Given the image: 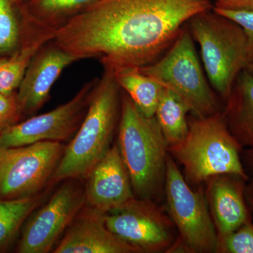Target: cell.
I'll return each mask as SVG.
<instances>
[{
    "label": "cell",
    "instance_id": "14",
    "mask_svg": "<svg viewBox=\"0 0 253 253\" xmlns=\"http://www.w3.org/2000/svg\"><path fill=\"white\" fill-rule=\"evenodd\" d=\"M246 181L236 174H223L212 176L204 184L217 239L253 218L245 191Z\"/></svg>",
    "mask_w": 253,
    "mask_h": 253
},
{
    "label": "cell",
    "instance_id": "11",
    "mask_svg": "<svg viewBox=\"0 0 253 253\" xmlns=\"http://www.w3.org/2000/svg\"><path fill=\"white\" fill-rule=\"evenodd\" d=\"M68 179L39 211L30 215L17 246L18 253H46L67 230L85 204L84 191Z\"/></svg>",
    "mask_w": 253,
    "mask_h": 253
},
{
    "label": "cell",
    "instance_id": "16",
    "mask_svg": "<svg viewBox=\"0 0 253 253\" xmlns=\"http://www.w3.org/2000/svg\"><path fill=\"white\" fill-rule=\"evenodd\" d=\"M222 113L228 129L243 149L253 148V76L247 70L236 78Z\"/></svg>",
    "mask_w": 253,
    "mask_h": 253
},
{
    "label": "cell",
    "instance_id": "3",
    "mask_svg": "<svg viewBox=\"0 0 253 253\" xmlns=\"http://www.w3.org/2000/svg\"><path fill=\"white\" fill-rule=\"evenodd\" d=\"M121 94L114 73L104 70L91 92L84 120L65 148L51 181L86 177L109 151L119 125Z\"/></svg>",
    "mask_w": 253,
    "mask_h": 253
},
{
    "label": "cell",
    "instance_id": "27",
    "mask_svg": "<svg viewBox=\"0 0 253 253\" xmlns=\"http://www.w3.org/2000/svg\"><path fill=\"white\" fill-rule=\"evenodd\" d=\"M214 8L226 10L253 11V0H213Z\"/></svg>",
    "mask_w": 253,
    "mask_h": 253
},
{
    "label": "cell",
    "instance_id": "26",
    "mask_svg": "<svg viewBox=\"0 0 253 253\" xmlns=\"http://www.w3.org/2000/svg\"><path fill=\"white\" fill-rule=\"evenodd\" d=\"M243 164L248 174L246 182V196L248 204L253 212V148L243 149L241 153Z\"/></svg>",
    "mask_w": 253,
    "mask_h": 253
},
{
    "label": "cell",
    "instance_id": "21",
    "mask_svg": "<svg viewBox=\"0 0 253 253\" xmlns=\"http://www.w3.org/2000/svg\"><path fill=\"white\" fill-rule=\"evenodd\" d=\"M39 196L0 200V251L12 244L25 221L38 207Z\"/></svg>",
    "mask_w": 253,
    "mask_h": 253
},
{
    "label": "cell",
    "instance_id": "6",
    "mask_svg": "<svg viewBox=\"0 0 253 253\" xmlns=\"http://www.w3.org/2000/svg\"><path fill=\"white\" fill-rule=\"evenodd\" d=\"M195 46L186 24L168 51L140 71L176 93L193 116L209 117L222 111L224 106L208 81Z\"/></svg>",
    "mask_w": 253,
    "mask_h": 253
},
{
    "label": "cell",
    "instance_id": "2",
    "mask_svg": "<svg viewBox=\"0 0 253 253\" xmlns=\"http://www.w3.org/2000/svg\"><path fill=\"white\" fill-rule=\"evenodd\" d=\"M118 131L134 196L161 202L165 199L168 146L156 117L144 116L124 91Z\"/></svg>",
    "mask_w": 253,
    "mask_h": 253
},
{
    "label": "cell",
    "instance_id": "28",
    "mask_svg": "<svg viewBox=\"0 0 253 253\" xmlns=\"http://www.w3.org/2000/svg\"><path fill=\"white\" fill-rule=\"evenodd\" d=\"M246 70H247V71H249V73H251L253 76V56Z\"/></svg>",
    "mask_w": 253,
    "mask_h": 253
},
{
    "label": "cell",
    "instance_id": "10",
    "mask_svg": "<svg viewBox=\"0 0 253 253\" xmlns=\"http://www.w3.org/2000/svg\"><path fill=\"white\" fill-rule=\"evenodd\" d=\"M98 79L87 82L66 104L44 114L32 116L1 131L0 147H19L40 141L68 140L77 132L84 120Z\"/></svg>",
    "mask_w": 253,
    "mask_h": 253
},
{
    "label": "cell",
    "instance_id": "20",
    "mask_svg": "<svg viewBox=\"0 0 253 253\" xmlns=\"http://www.w3.org/2000/svg\"><path fill=\"white\" fill-rule=\"evenodd\" d=\"M189 107L174 91L164 88L155 117L157 120L168 147L185 138L189 130Z\"/></svg>",
    "mask_w": 253,
    "mask_h": 253
},
{
    "label": "cell",
    "instance_id": "18",
    "mask_svg": "<svg viewBox=\"0 0 253 253\" xmlns=\"http://www.w3.org/2000/svg\"><path fill=\"white\" fill-rule=\"evenodd\" d=\"M29 36L21 49L7 59H0V94L16 92L33 56L44 44L52 41L54 33L30 31Z\"/></svg>",
    "mask_w": 253,
    "mask_h": 253
},
{
    "label": "cell",
    "instance_id": "12",
    "mask_svg": "<svg viewBox=\"0 0 253 253\" xmlns=\"http://www.w3.org/2000/svg\"><path fill=\"white\" fill-rule=\"evenodd\" d=\"M84 190L88 209L105 214L135 198L118 144H114L88 174Z\"/></svg>",
    "mask_w": 253,
    "mask_h": 253
},
{
    "label": "cell",
    "instance_id": "7",
    "mask_svg": "<svg viewBox=\"0 0 253 253\" xmlns=\"http://www.w3.org/2000/svg\"><path fill=\"white\" fill-rule=\"evenodd\" d=\"M165 199L168 215L177 232V239L168 253H217V235L204 184L192 189L176 161L168 155Z\"/></svg>",
    "mask_w": 253,
    "mask_h": 253
},
{
    "label": "cell",
    "instance_id": "23",
    "mask_svg": "<svg viewBox=\"0 0 253 253\" xmlns=\"http://www.w3.org/2000/svg\"><path fill=\"white\" fill-rule=\"evenodd\" d=\"M217 253H253V218L230 234L218 238Z\"/></svg>",
    "mask_w": 253,
    "mask_h": 253
},
{
    "label": "cell",
    "instance_id": "1",
    "mask_svg": "<svg viewBox=\"0 0 253 253\" xmlns=\"http://www.w3.org/2000/svg\"><path fill=\"white\" fill-rule=\"evenodd\" d=\"M210 0H99L55 32L53 43L81 59L96 58L117 72L154 63Z\"/></svg>",
    "mask_w": 253,
    "mask_h": 253
},
{
    "label": "cell",
    "instance_id": "15",
    "mask_svg": "<svg viewBox=\"0 0 253 253\" xmlns=\"http://www.w3.org/2000/svg\"><path fill=\"white\" fill-rule=\"evenodd\" d=\"M54 253H139L108 229L104 214L88 208L76 216Z\"/></svg>",
    "mask_w": 253,
    "mask_h": 253
},
{
    "label": "cell",
    "instance_id": "22",
    "mask_svg": "<svg viewBox=\"0 0 253 253\" xmlns=\"http://www.w3.org/2000/svg\"><path fill=\"white\" fill-rule=\"evenodd\" d=\"M14 0H0V54L12 52L19 44L21 34Z\"/></svg>",
    "mask_w": 253,
    "mask_h": 253
},
{
    "label": "cell",
    "instance_id": "8",
    "mask_svg": "<svg viewBox=\"0 0 253 253\" xmlns=\"http://www.w3.org/2000/svg\"><path fill=\"white\" fill-rule=\"evenodd\" d=\"M65 148L58 141L0 147V200L36 196L51 180Z\"/></svg>",
    "mask_w": 253,
    "mask_h": 253
},
{
    "label": "cell",
    "instance_id": "4",
    "mask_svg": "<svg viewBox=\"0 0 253 253\" xmlns=\"http://www.w3.org/2000/svg\"><path fill=\"white\" fill-rule=\"evenodd\" d=\"M222 111L209 117L190 116L185 138L168 147L169 155L182 166L190 186L203 185L212 176L223 174L248 180L241 158L244 149L228 129Z\"/></svg>",
    "mask_w": 253,
    "mask_h": 253
},
{
    "label": "cell",
    "instance_id": "24",
    "mask_svg": "<svg viewBox=\"0 0 253 253\" xmlns=\"http://www.w3.org/2000/svg\"><path fill=\"white\" fill-rule=\"evenodd\" d=\"M22 117L16 98V92L0 94V132L19 123Z\"/></svg>",
    "mask_w": 253,
    "mask_h": 253
},
{
    "label": "cell",
    "instance_id": "25",
    "mask_svg": "<svg viewBox=\"0 0 253 253\" xmlns=\"http://www.w3.org/2000/svg\"><path fill=\"white\" fill-rule=\"evenodd\" d=\"M218 14L232 20L243 28L253 47V11L247 10H226L213 7Z\"/></svg>",
    "mask_w": 253,
    "mask_h": 253
},
{
    "label": "cell",
    "instance_id": "9",
    "mask_svg": "<svg viewBox=\"0 0 253 253\" xmlns=\"http://www.w3.org/2000/svg\"><path fill=\"white\" fill-rule=\"evenodd\" d=\"M104 218L111 232L139 253H168L177 239L166 210L151 200L134 198Z\"/></svg>",
    "mask_w": 253,
    "mask_h": 253
},
{
    "label": "cell",
    "instance_id": "19",
    "mask_svg": "<svg viewBox=\"0 0 253 253\" xmlns=\"http://www.w3.org/2000/svg\"><path fill=\"white\" fill-rule=\"evenodd\" d=\"M113 73L118 84L139 111L146 117H154L164 86L140 68H126Z\"/></svg>",
    "mask_w": 253,
    "mask_h": 253
},
{
    "label": "cell",
    "instance_id": "5",
    "mask_svg": "<svg viewBox=\"0 0 253 253\" xmlns=\"http://www.w3.org/2000/svg\"><path fill=\"white\" fill-rule=\"evenodd\" d=\"M199 44L208 81L223 104L240 73L253 56V47L243 28L211 9L195 15L186 23Z\"/></svg>",
    "mask_w": 253,
    "mask_h": 253
},
{
    "label": "cell",
    "instance_id": "29",
    "mask_svg": "<svg viewBox=\"0 0 253 253\" xmlns=\"http://www.w3.org/2000/svg\"><path fill=\"white\" fill-rule=\"evenodd\" d=\"M28 1H29V0H14L15 2H16V4L22 5L23 4H25V3L27 2Z\"/></svg>",
    "mask_w": 253,
    "mask_h": 253
},
{
    "label": "cell",
    "instance_id": "13",
    "mask_svg": "<svg viewBox=\"0 0 253 253\" xmlns=\"http://www.w3.org/2000/svg\"><path fill=\"white\" fill-rule=\"evenodd\" d=\"M77 61L51 41L42 46L31 60L16 91L22 116H31L41 109L63 70Z\"/></svg>",
    "mask_w": 253,
    "mask_h": 253
},
{
    "label": "cell",
    "instance_id": "17",
    "mask_svg": "<svg viewBox=\"0 0 253 253\" xmlns=\"http://www.w3.org/2000/svg\"><path fill=\"white\" fill-rule=\"evenodd\" d=\"M99 0H29L21 5L30 28L55 33Z\"/></svg>",
    "mask_w": 253,
    "mask_h": 253
}]
</instances>
